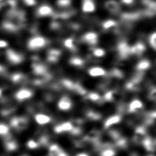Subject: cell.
Masks as SVG:
<instances>
[{
	"label": "cell",
	"mask_w": 156,
	"mask_h": 156,
	"mask_svg": "<svg viewBox=\"0 0 156 156\" xmlns=\"http://www.w3.org/2000/svg\"><path fill=\"white\" fill-rule=\"evenodd\" d=\"M106 9L112 13H116L119 10L118 3L115 0H109L105 3Z\"/></svg>",
	"instance_id": "obj_13"
},
{
	"label": "cell",
	"mask_w": 156,
	"mask_h": 156,
	"mask_svg": "<svg viewBox=\"0 0 156 156\" xmlns=\"http://www.w3.org/2000/svg\"><path fill=\"white\" fill-rule=\"evenodd\" d=\"M63 44L65 47H66L67 49L72 51H74L76 49V48L74 44V40L72 38H68L65 39L63 41Z\"/></svg>",
	"instance_id": "obj_21"
},
{
	"label": "cell",
	"mask_w": 156,
	"mask_h": 156,
	"mask_svg": "<svg viewBox=\"0 0 156 156\" xmlns=\"http://www.w3.org/2000/svg\"><path fill=\"white\" fill-rule=\"evenodd\" d=\"M62 85L65 88H66L67 90L74 91V89L75 85L76 84V82H73V80H71L70 79H64L62 80Z\"/></svg>",
	"instance_id": "obj_20"
},
{
	"label": "cell",
	"mask_w": 156,
	"mask_h": 156,
	"mask_svg": "<svg viewBox=\"0 0 156 156\" xmlns=\"http://www.w3.org/2000/svg\"><path fill=\"white\" fill-rule=\"evenodd\" d=\"M143 106L142 102L138 100V99H135L132 101L130 104H129V111L130 112H135L136 110L141 108Z\"/></svg>",
	"instance_id": "obj_18"
},
{
	"label": "cell",
	"mask_w": 156,
	"mask_h": 156,
	"mask_svg": "<svg viewBox=\"0 0 156 156\" xmlns=\"http://www.w3.org/2000/svg\"><path fill=\"white\" fill-rule=\"evenodd\" d=\"M117 49L120 57L122 58H126L130 53H131V48L129 47L127 44L124 41L120 42L118 46Z\"/></svg>",
	"instance_id": "obj_8"
},
{
	"label": "cell",
	"mask_w": 156,
	"mask_h": 156,
	"mask_svg": "<svg viewBox=\"0 0 156 156\" xmlns=\"http://www.w3.org/2000/svg\"><path fill=\"white\" fill-rule=\"evenodd\" d=\"M5 54L8 60L12 64H19L23 60V56L20 53L13 49H7Z\"/></svg>",
	"instance_id": "obj_3"
},
{
	"label": "cell",
	"mask_w": 156,
	"mask_h": 156,
	"mask_svg": "<svg viewBox=\"0 0 156 156\" xmlns=\"http://www.w3.org/2000/svg\"><path fill=\"white\" fill-rule=\"evenodd\" d=\"M151 115H152V117H154V118H156V112H155L152 113Z\"/></svg>",
	"instance_id": "obj_43"
},
{
	"label": "cell",
	"mask_w": 156,
	"mask_h": 156,
	"mask_svg": "<svg viewBox=\"0 0 156 156\" xmlns=\"http://www.w3.org/2000/svg\"><path fill=\"white\" fill-rule=\"evenodd\" d=\"M46 44L47 40L44 37L37 35L28 41L27 47L30 50H37L44 47Z\"/></svg>",
	"instance_id": "obj_1"
},
{
	"label": "cell",
	"mask_w": 156,
	"mask_h": 156,
	"mask_svg": "<svg viewBox=\"0 0 156 156\" xmlns=\"http://www.w3.org/2000/svg\"><path fill=\"white\" fill-rule=\"evenodd\" d=\"M82 40L88 44L90 46H94L98 43V37L96 33L94 32H89L86 33L82 37Z\"/></svg>",
	"instance_id": "obj_7"
},
{
	"label": "cell",
	"mask_w": 156,
	"mask_h": 156,
	"mask_svg": "<svg viewBox=\"0 0 156 156\" xmlns=\"http://www.w3.org/2000/svg\"><path fill=\"white\" fill-rule=\"evenodd\" d=\"M149 66H150L149 62L146 60H143L138 63V65L136 66V68L138 70L143 71V70H145V69H147L149 67Z\"/></svg>",
	"instance_id": "obj_26"
},
{
	"label": "cell",
	"mask_w": 156,
	"mask_h": 156,
	"mask_svg": "<svg viewBox=\"0 0 156 156\" xmlns=\"http://www.w3.org/2000/svg\"><path fill=\"white\" fill-rule=\"evenodd\" d=\"M37 13L39 16H48L53 14V10L48 5H42L38 7Z\"/></svg>",
	"instance_id": "obj_11"
},
{
	"label": "cell",
	"mask_w": 156,
	"mask_h": 156,
	"mask_svg": "<svg viewBox=\"0 0 156 156\" xmlns=\"http://www.w3.org/2000/svg\"><path fill=\"white\" fill-rule=\"evenodd\" d=\"M144 49H145L144 46L142 43H138L135 46L131 48V53L140 54L144 51Z\"/></svg>",
	"instance_id": "obj_22"
},
{
	"label": "cell",
	"mask_w": 156,
	"mask_h": 156,
	"mask_svg": "<svg viewBox=\"0 0 156 156\" xmlns=\"http://www.w3.org/2000/svg\"><path fill=\"white\" fill-rule=\"evenodd\" d=\"M150 96H151V98L152 99H153V100H156V89L153 90L151 92Z\"/></svg>",
	"instance_id": "obj_38"
},
{
	"label": "cell",
	"mask_w": 156,
	"mask_h": 156,
	"mask_svg": "<svg viewBox=\"0 0 156 156\" xmlns=\"http://www.w3.org/2000/svg\"><path fill=\"white\" fill-rule=\"evenodd\" d=\"M61 55V51L57 49H52L48 51L47 55V60L50 63L57 62L60 56Z\"/></svg>",
	"instance_id": "obj_10"
},
{
	"label": "cell",
	"mask_w": 156,
	"mask_h": 156,
	"mask_svg": "<svg viewBox=\"0 0 156 156\" xmlns=\"http://www.w3.org/2000/svg\"><path fill=\"white\" fill-rule=\"evenodd\" d=\"M57 156H68V155L62 149L58 154Z\"/></svg>",
	"instance_id": "obj_41"
},
{
	"label": "cell",
	"mask_w": 156,
	"mask_h": 156,
	"mask_svg": "<svg viewBox=\"0 0 156 156\" xmlns=\"http://www.w3.org/2000/svg\"><path fill=\"white\" fill-rule=\"evenodd\" d=\"M32 67L33 72L35 75L43 76L49 73L47 67L42 63H34L32 65Z\"/></svg>",
	"instance_id": "obj_9"
},
{
	"label": "cell",
	"mask_w": 156,
	"mask_h": 156,
	"mask_svg": "<svg viewBox=\"0 0 156 156\" xmlns=\"http://www.w3.org/2000/svg\"><path fill=\"white\" fill-rule=\"evenodd\" d=\"M9 131V127L4 124V123H1V126H0V133L1 135H6L7 134H8Z\"/></svg>",
	"instance_id": "obj_34"
},
{
	"label": "cell",
	"mask_w": 156,
	"mask_h": 156,
	"mask_svg": "<svg viewBox=\"0 0 156 156\" xmlns=\"http://www.w3.org/2000/svg\"><path fill=\"white\" fill-rule=\"evenodd\" d=\"M110 75L113 77H115L116 78H118V79H121V78L123 77L122 72L116 68H115L111 71Z\"/></svg>",
	"instance_id": "obj_29"
},
{
	"label": "cell",
	"mask_w": 156,
	"mask_h": 156,
	"mask_svg": "<svg viewBox=\"0 0 156 156\" xmlns=\"http://www.w3.org/2000/svg\"><path fill=\"white\" fill-rule=\"evenodd\" d=\"M87 117L89 119L94 121V120L99 119L101 118V115L97 112H95L93 110H90L87 113Z\"/></svg>",
	"instance_id": "obj_24"
},
{
	"label": "cell",
	"mask_w": 156,
	"mask_h": 156,
	"mask_svg": "<svg viewBox=\"0 0 156 156\" xmlns=\"http://www.w3.org/2000/svg\"><path fill=\"white\" fill-rule=\"evenodd\" d=\"M116 22L112 20H108L104 21L102 24V27L104 29H108L116 25Z\"/></svg>",
	"instance_id": "obj_28"
},
{
	"label": "cell",
	"mask_w": 156,
	"mask_h": 156,
	"mask_svg": "<svg viewBox=\"0 0 156 156\" xmlns=\"http://www.w3.org/2000/svg\"><path fill=\"white\" fill-rule=\"evenodd\" d=\"M88 74L92 77H99L105 75L106 71L105 70L101 67L95 66L90 68L88 71Z\"/></svg>",
	"instance_id": "obj_14"
},
{
	"label": "cell",
	"mask_w": 156,
	"mask_h": 156,
	"mask_svg": "<svg viewBox=\"0 0 156 156\" xmlns=\"http://www.w3.org/2000/svg\"><path fill=\"white\" fill-rule=\"evenodd\" d=\"M7 46V43L5 41L1 40V41H0V46L1 48H5Z\"/></svg>",
	"instance_id": "obj_39"
},
{
	"label": "cell",
	"mask_w": 156,
	"mask_h": 156,
	"mask_svg": "<svg viewBox=\"0 0 156 156\" xmlns=\"http://www.w3.org/2000/svg\"><path fill=\"white\" fill-rule=\"evenodd\" d=\"M121 1L124 4H127V5H130V4H132L133 2V0H121Z\"/></svg>",
	"instance_id": "obj_40"
},
{
	"label": "cell",
	"mask_w": 156,
	"mask_h": 156,
	"mask_svg": "<svg viewBox=\"0 0 156 156\" xmlns=\"http://www.w3.org/2000/svg\"><path fill=\"white\" fill-rule=\"evenodd\" d=\"M58 108L62 111L69 110L72 107V101L67 96H62L57 103Z\"/></svg>",
	"instance_id": "obj_4"
},
{
	"label": "cell",
	"mask_w": 156,
	"mask_h": 156,
	"mask_svg": "<svg viewBox=\"0 0 156 156\" xmlns=\"http://www.w3.org/2000/svg\"><path fill=\"white\" fill-rule=\"evenodd\" d=\"M69 63L75 66H81L83 65L84 61L79 57H73L70 59Z\"/></svg>",
	"instance_id": "obj_23"
},
{
	"label": "cell",
	"mask_w": 156,
	"mask_h": 156,
	"mask_svg": "<svg viewBox=\"0 0 156 156\" xmlns=\"http://www.w3.org/2000/svg\"><path fill=\"white\" fill-rule=\"evenodd\" d=\"M149 42L151 45L155 49H156V32H154L152 35H151L149 38Z\"/></svg>",
	"instance_id": "obj_35"
},
{
	"label": "cell",
	"mask_w": 156,
	"mask_h": 156,
	"mask_svg": "<svg viewBox=\"0 0 156 156\" xmlns=\"http://www.w3.org/2000/svg\"><path fill=\"white\" fill-rule=\"evenodd\" d=\"M76 156H89V155L86 153H80V154H78Z\"/></svg>",
	"instance_id": "obj_42"
},
{
	"label": "cell",
	"mask_w": 156,
	"mask_h": 156,
	"mask_svg": "<svg viewBox=\"0 0 156 156\" xmlns=\"http://www.w3.org/2000/svg\"><path fill=\"white\" fill-rule=\"evenodd\" d=\"M93 54L94 56H96L97 57H101L105 55V52L102 48H96L93 50Z\"/></svg>",
	"instance_id": "obj_31"
},
{
	"label": "cell",
	"mask_w": 156,
	"mask_h": 156,
	"mask_svg": "<svg viewBox=\"0 0 156 156\" xmlns=\"http://www.w3.org/2000/svg\"><path fill=\"white\" fill-rule=\"evenodd\" d=\"M115 151L112 147H108L104 149L101 152L100 155L101 156H115Z\"/></svg>",
	"instance_id": "obj_27"
},
{
	"label": "cell",
	"mask_w": 156,
	"mask_h": 156,
	"mask_svg": "<svg viewBox=\"0 0 156 156\" xmlns=\"http://www.w3.org/2000/svg\"><path fill=\"white\" fill-rule=\"evenodd\" d=\"M69 0H58V5L60 6H66L69 4Z\"/></svg>",
	"instance_id": "obj_36"
},
{
	"label": "cell",
	"mask_w": 156,
	"mask_h": 156,
	"mask_svg": "<svg viewBox=\"0 0 156 156\" xmlns=\"http://www.w3.org/2000/svg\"><path fill=\"white\" fill-rule=\"evenodd\" d=\"M74 129V125L68 121L64 122L60 124H57L54 127V131L57 133L65 132H71Z\"/></svg>",
	"instance_id": "obj_6"
},
{
	"label": "cell",
	"mask_w": 156,
	"mask_h": 156,
	"mask_svg": "<svg viewBox=\"0 0 156 156\" xmlns=\"http://www.w3.org/2000/svg\"><path fill=\"white\" fill-rule=\"evenodd\" d=\"M121 119V117L119 115H115L108 118L104 122V127L108 128L111 126L118 123Z\"/></svg>",
	"instance_id": "obj_17"
},
{
	"label": "cell",
	"mask_w": 156,
	"mask_h": 156,
	"mask_svg": "<svg viewBox=\"0 0 156 156\" xmlns=\"http://www.w3.org/2000/svg\"><path fill=\"white\" fill-rule=\"evenodd\" d=\"M10 125L16 131H21L25 129L28 125V120L24 116H17L10 120Z\"/></svg>",
	"instance_id": "obj_2"
},
{
	"label": "cell",
	"mask_w": 156,
	"mask_h": 156,
	"mask_svg": "<svg viewBox=\"0 0 156 156\" xmlns=\"http://www.w3.org/2000/svg\"><path fill=\"white\" fill-rule=\"evenodd\" d=\"M87 98L92 101H94V102H96V101H98L101 99V96L96 93H94V92H91V93H89L88 94H87Z\"/></svg>",
	"instance_id": "obj_30"
},
{
	"label": "cell",
	"mask_w": 156,
	"mask_h": 156,
	"mask_svg": "<svg viewBox=\"0 0 156 156\" xmlns=\"http://www.w3.org/2000/svg\"><path fill=\"white\" fill-rule=\"evenodd\" d=\"M24 3L28 6H33L36 4L35 0H23Z\"/></svg>",
	"instance_id": "obj_37"
},
{
	"label": "cell",
	"mask_w": 156,
	"mask_h": 156,
	"mask_svg": "<svg viewBox=\"0 0 156 156\" xmlns=\"http://www.w3.org/2000/svg\"><path fill=\"white\" fill-rule=\"evenodd\" d=\"M27 146L28 148L31 149H36L37 147H38V146H40V144L37 142H36L35 141L33 140H30L27 142Z\"/></svg>",
	"instance_id": "obj_33"
},
{
	"label": "cell",
	"mask_w": 156,
	"mask_h": 156,
	"mask_svg": "<svg viewBox=\"0 0 156 156\" xmlns=\"http://www.w3.org/2000/svg\"><path fill=\"white\" fill-rule=\"evenodd\" d=\"M18 144L15 140L12 138H8L5 141V148L9 151H13L17 149Z\"/></svg>",
	"instance_id": "obj_19"
},
{
	"label": "cell",
	"mask_w": 156,
	"mask_h": 156,
	"mask_svg": "<svg viewBox=\"0 0 156 156\" xmlns=\"http://www.w3.org/2000/svg\"><path fill=\"white\" fill-rule=\"evenodd\" d=\"M12 81L16 84H25L27 82V77L20 73H16L13 74L11 76Z\"/></svg>",
	"instance_id": "obj_12"
},
{
	"label": "cell",
	"mask_w": 156,
	"mask_h": 156,
	"mask_svg": "<svg viewBox=\"0 0 156 156\" xmlns=\"http://www.w3.org/2000/svg\"><path fill=\"white\" fill-rule=\"evenodd\" d=\"M95 4L93 0H84L82 4V10L86 13L93 12L95 10Z\"/></svg>",
	"instance_id": "obj_16"
},
{
	"label": "cell",
	"mask_w": 156,
	"mask_h": 156,
	"mask_svg": "<svg viewBox=\"0 0 156 156\" xmlns=\"http://www.w3.org/2000/svg\"><path fill=\"white\" fill-rule=\"evenodd\" d=\"M73 91H74L75 93H77L78 94L82 95V96L86 95V94L87 93L86 90L80 84H79L77 82H76V84L75 85V87H74V89Z\"/></svg>",
	"instance_id": "obj_25"
},
{
	"label": "cell",
	"mask_w": 156,
	"mask_h": 156,
	"mask_svg": "<svg viewBox=\"0 0 156 156\" xmlns=\"http://www.w3.org/2000/svg\"><path fill=\"white\" fill-rule=\"evenodd\" d=\"M113 96H114L113 91H112V90H110V91H106V93L104 94L103 96V99L106 101H112L113 99Z\"/></svg>",
	"instance_id": "obj_32"
},
{
	"label": "cell",
	"mask_w": 156,
	"mask_h": 156,
	"mask_svg": "<svg viewBox=\"0 0 156 156\" xmlns=\"http://www.w3.org/2000/svg\"><path fill=\"white\" fill-rule=\"evenodd\" d=\"M33 96V91L29 89L23 88L18 90L15 95V98L20 101H22L30 98Z\"/></svg>",
	"instance_id": "obj_5"
},
{
	"label": "cell",
	"mask_w": 156,
	"mask_h": 156,
	"mask_svg": "<svg viewBox=\"0 0 156 156\" xmlns=\"http://www.w3.org/2000/svg\"><path fill=\"white\" fill-rule=\"evenodd\" d=\"M35 121L40 125H44L49 123L51 121L49 116L42 113H38L35 115Z\"/></svg>",
	"instance_id": "obj_15"
}]
</instances>
